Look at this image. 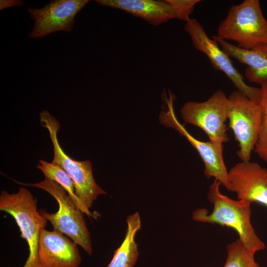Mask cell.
Segmentation results:
<instances>
[{
    "instance_id": "1",
    "label": "cell",
    "mask_w": 267,
    "mask_h": 267,
    "mask_svg": "<svg viewBox=\"0 0 267 267\" xmlns=\"http://www.w3.org/2000/svg\"><path fill=\"white\" fill-rule=\"evenodd\" d=\"M220 184L215 179L209 187L208 198L214 206L212 212L209 214L206 209H197L193 212L192 219L198 222L233 229L245 246L254 254L264 250L266 245L256 234L251 222V203L222 194L220 190Z\"/></svg>"
},
{
    "instance_id": "2",
    "label": "cell",
    "mask_w": 267,
    "mask_h": 267,
    "mask_svg": "<svg viewBox=\"0 0 267 267\" xmlns=\"http://www.w3.org/2000/svg\"><path fill=\"white\" fill-rule=\"evenodd\" d=\"M216 36L225 41H233L238 47L245 49L267 43V20L259 1L245 0L232 5L219 24Z\"/></svg>"
},
{
    "instance_id": "3",
    "label": "cell",
    "mask_w": 267,
    "mask_h": 267,
    "mask_svg": "<svg viewBox=\"0 0 267 267\" xmlns=\"http://www.w3.org/2000/svg\"><path fill=\"white\" fill-rule=\"evenodd\" d=\"M37 200L26 188L20 187L16 193L1 191L0 210L10 215L27 242L29 253L22 267H40L38 258L41 231L45 228L47 220L38 211Z\"/></svg>"
},
{
    "instance_id": "4",
    "label": "cell",
    "mask_w": 267,
    "mask_h": 267,
    "mask_svg": "<svg viewBox=\"0 0 267 267\" xmlns=\"http://www.w3.org/2000/svg\"><path fill=\"white\" fill-rule=\"evenodd\" d=\"M24 184L42 189L56 200L59 206L56 212L49 213L41 211L40 214L51 223L53 230L66 235L91 255L90 235L83 214L67 191L58 183L46 178L39 182Z\"/></svg>"
},
{
    "instance_id": "5",
    "label": "cell",
    "mask_w": 267,
    "mask_h": 267,
    "mask_svg": "<svg viewBox=\"0 0 267 267\" xmlns=\"http://www.w3.org/2000/svg\"><path fill=\"white\" fill-rule=\"evenodd\" d=\"M40 117L42 125L48 131L52 143V162L60 166L71 178L76 194L89 209L99 195L107 194L95 182L91 162L89 160L76 161L67 155L58 141L57 133L60 129L58 121L46 110L40 113Z\"/></svg>"
},
{
    "instance_id": "6",
    "label": "cell",
    "mask_w": 267,
    "mask_h": 267,
    "mask_svg": "<svg viewBox=\"0 0 267 267\" xmlns=\"http://www.w3.org/2000/svg\"><path fill=\"white\" fill-rule=\"evenodd\" d=\"M227 118L239 147L241 161H249L258 139L262 119L260 103L235 90L228 97Z\"/></svg>"
},
{
    "instance_id": "7",
    "label": "cell",
    "mask_w": 267,
    "mask_h": 267,
    "mask_svg": "<svg viewBox=\"0 0 267 267\" xmlns=\"http://www.w3.org/2000/svg\"><path fill=\"white\" fill-rule=\"evenodd\" d=\"M228 97L221 89L203 102L187 101L180 109L185 123L201 129L213 143L222 146L229 138L226 132Z\"/></svg>"
},
{
    "instance_id": "8",
    "label": "cell",
    "mask_w": 267,
    "mask_h": 267,
    "mask_svg": "<svg viewBox=\"0 0 267 267\" xmlns=\"http://www.w3.org/2000/svg\"><path fill=\"white\" fill-rule=\"evenodd\" d=\"M184 28L189 35L193 46L207 56L215 69L224 73L237 90L260 103L261 89L245 83L243 76L234 67L229 55L220 47L218 43L208 36L203 27L196 19L190 18L185 22Z\"/></svg>"
},
{
    "instance_id": "9",
    "label": "cell",
    "mask_w": 267,
    "mask_h": 267,
    "mask_svg": "<svg viewBox=\"0 0 267 267\" xmlns=\"http://www.w3.org/2000/svg\"><path fill=\"white\" fill-rule=\"evenodd\" d=\"M169 91V97L165 91L163 98L167 109L160 113L159 119L164 126L174 129L181 135L184 136L192 146L195 148L201 157L204 164L205 176L207 178H214L227 189L228 187V172L223 158V145H217L211 141H203L192 136L178 120L175 113L174 102L175 95Z\"/></svg>"
},
{
    "instance_id": "10",
    "label": "cell",
    "mask_w": 267,
    "mask_h": 267,
    "mask_svg": "<svg viewBox=\"0 0 267 267\" xmlns=\"http://www.w3.org/2000/svg\"><path fill=\"white\" fill-rule=\"evenodd\" d=\"M89 1L52 0L41 8H27L30 18L34 21L29 37L40 39L55 32H71L75 24L76 15Z\"/></svg>"
},
{
    "instance_id": "11",
    "label": "cell",
    "mask_w": 267,
    "mask_h": 267,
    "mask_svg": "<svg viewBox=\"0 0 267 267\" xmlns=\"http://www.w3.org/2000/svg\"><path fill=\"white\" fill-rule=\"evenodd\" d=\"M227 190L238 199L256 202L267 208V169L256 162L241 161L228 172Z\"/></svg>"
},
{
    "instance_id": "12",
    "label": "cell",
    "mask_w": 267,
    "mask_h": 267,
    "mask_svg": "<svg viewBox=\"0 0 267 267\" xmlns=\"http://www.w3.org/2000/svg\"><path fill=\"white\" fill-rule=\"evenodd\" d=\"M77 245L59 232L42 229L38 247L40 267H79L82 257Z\"/></svg>"
},
{
    "instance_id": "13",
    "label": "cell",
    "mask_w": 267,
    "mask_h": 267,
    "mask_svg": "<svg viewBox=\"0 0 267 267\" xmlns=\"http://www.w3.org/2000/svg\"><path fill=\"white\" fill-rule=\"evenodd\" d=\"M95 1L102 6L125 11L154 26L178 19L176 9L168 0H96Z\"/></svg>"
},
{
    "instance_id": "14",
    "label": "cell",
    "mask_w": 267,
    "mask_h": 267,
    "mask_svg": "<svg viewBox=\"0 0 267 267\" xmlns=\"http://www.w3.org/2000/svg\"><path fill=\"white\" fill-rule=\"evenodd\" d=\"M212 39L229 57L247 65L245 75L250 82L261 85L267 81V43L260 44L250 49H245L217 36H213Z\"/></svg>"
},
{
    "instance_id": "15",
    "label": "cell",
    "mask_w": 267,
    "mask_h": 267,
    "mask_svg": "<svg viewBox=\"0 0 267 267\" xmlns=\"http://www.w3.org/2000/svg\"><path fill=\"white\" fill-rule=\"evenodd\" d=\"M127 228L125 238L114 253L107 267H134L138 256V245L135 236L141 227V220L138 212L127 218Z\"/></svg>"
},
{
    "instance_id": "16",
    "label": "cell",
    "mask_w": 267,
    "mask_h": 267,
    "mask_svg": "<svg viewBox=\"0 0 267 267\" xmlns=\"http://www.w3.org/2000/svg\"><path fill=\"white\" fill-rule=\"evenodd\" d=\"M37 168L43 173L45 178L54 180L60 185L67 191L83 214L95 219L98 218V214L91 212L77 195L72 179L60 166L52 162H48L40 160Z\"/></svg>"
},
{
    "instance_id": "17",
    "label": "cell",
    "mask_w": 267,
    "mask_h": 267,
    "mask_svg": "<svg viewBox=\"0 0 267 267\" xmlns=\"http://www.w3.org/2000/svg\"><path fill=\"white\" fill-rule=\"evenodd\" d=\"M254 255L238 238L227 245L223 267H261L256 262Z\"/></svg>"
},
{
    "instance_id": "18",
    "label": "cell",
    "mask_w": 267,
    "mask_h": 267,
    "mask_svg": "<svg viewBox=\"0 0 267 267\" xmlns=\"http://www.w3.org/2000/svg\"><path fill=\"white\" fill-rule=\"evenodd\" d=\"M262 97L260 104L262 108V119L255 152L267 163V81L261 84Z\"/></svg>"
},
{
    "instance_id": "19",
    "label": "cell",
    "mask_w": 267,
    "mask_h": 267,
    "mask_svg": "<svg viewBox=\"0 0 267 267\" xmlns=\"http://www.w3.org/2000/svg\"><path fill=\"white\" fill-rule=\"evenodd\" d=\"M176 9L178 19L187 22L194 10L195 5L200 0H168Z\"/></svg>"
},
{
    "instance_id": "20",
    "label": "cell",
    "mask_w": 267,
    "mask_h": 267,
    "mask_svg": "<svg viewBox=\"0 0 267 267\" xmlns=\"http://www.w3.org/2000/svg\"><path fill=\"white\" fill-rule=\"evenodd\" d=\"M24 4L21 0H0V9L2 10L9 7L22 6Z\"/></svg>"
}]
</instances>
